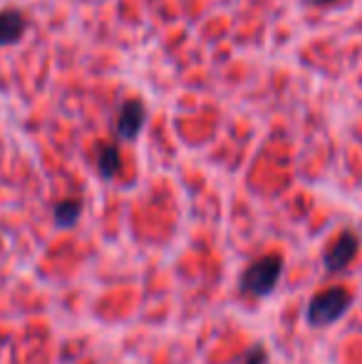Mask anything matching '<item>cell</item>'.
Here are the masks:
<instances>
[{"mask_svg":"<svg viewBox=\"0 0 362 364\" xmlns=\"http://www.w3.org/2000/svg\"><path fill=\"white\" fill-rule=\"evenodd\" d=\"M350 305H353V292L345 285H330L310 297V302L305 305V320L310 327L335 325L338 320H343Z\"/></svg>","mask_w":362,"mask_h":364,"instance_id":"obj_1","label":"cell"},{"mask_svg":"<svg viewBox=\"0 0 362 364\" xmlns=\"http://www.w3.org/2000/svg\"><path fill=\"white\" fill-rule=\"evenodd\" d=\"M283 275V255L268 253L246 265V270L238 278V290L251 297H268L278 288Z\"/></svg>","mask_w":362,"mask_h":364,"instance_id":"obj_2","label":"cell"},{"mask_svg":"<svg viewBox=\"0 0 362 364\" xmlns=\"http://www.w3.org/2000/svg\"><path fill=\"white\" fill-rule=\"evenodd\" d=\"M358 253H360L358 233H353V230H343V233L333 240V245L325 250V255H323L325 270H328V273H343V270L348 268L355 258H358Z\"/></svg>","mask_w":362,"mask_h":364,"instance_id":"obj_3","label":"cell"},{"mask_svg":"<svg viewBox=\"0 0 362 364\" xmlns=\"http://www.w3.org/2000/svg\"><path fill=\"white\" fill-rule=\"evenodd\" d=\"M147 122V109L139 100H129L122 105L119 114H117V136L124 141H134L142 134Z\"/></svg>","mask_w":362,"mask_h":364,"instance_id":"obj_4","label":"cell"},{"mask_svg":"<svg viewBox=\"0 0 362 364\" xmlns=\"http://www.w3.org/2000/svg\"><path fill=\"white\" fill-rule=\"evenodd\" d=\"M28 30V18L20 10L5 8L0 10V45H13Z\"/></svg>","mask_w":362,"mask_h":364,"instance_id":"obj_5","label":"cell"},{"mask_svg":"<svg viewBox=\"0 0 362 364\" xmlns=\"http://www.w3.org/2000/svg\"><path fill=\"white\" fill-rule=\"evenodd\" d=\"M122 168V154L117 144H110V141H102L97 146V171H100L102 178H115Z\"/></svg>","mask_w":362,"mask_h":364,"instance_id":"obj_6","label":"cell"},{"mask_svg":"<svg viewBox=\"0 0 362 364\" xmlns=\"http://www.w3.org/2000/svg\"><path fill=\"white\" fill-rule=\"evenodd\" d=\"M53 216L60 228H73L80 220V216H82V201L80 198H65V201H60L53 208Z\"/></svg>","mask_w":362,"mask_h":364,"instance_id":"obj_7","label":"cell"},{"mask_svg":"<svg viewBox=\"0 0 362 364\" xmlns=\"http://www.w3.org/2000/svg\"><path fill=\"white\" fill-rule=\"evenodd\" d=\"M243 364H268V352L263 350L261 345H256L251 352L246 355V360H243Z\"/></svg>","mask_w":362,"mask_h":364,"instance_id":"obj_8","label":"cell"},{"mask_svg":"<svg viewBox=\"0 0 362 364\" xmlns=\"http://www.w3.org/2000/svg\"><path fill=\"white\" fill-rule=\"evenodd\" d=\"M303 3H308V5H330V3H335V0H303Z\"/></svg>","mask_w":362,"mask_h":364,"instance_id":"obj_9","label":"cell"}]
</instances>
